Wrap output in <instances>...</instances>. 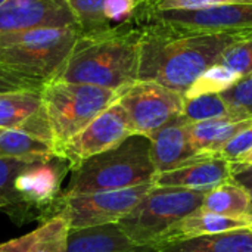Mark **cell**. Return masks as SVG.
<instances>
[{"label": "cell", "mask_w": 252, "mask_h": 252, "mask_svg": "<svg viewBox=\"0 0 252 252\" xmlns=\"http://www.w3.org/2000/svg\"><path fill=\"white\" fill-rule=\"evenodd\" d=\"M242 77L235 71L229 69L221 63L213 65L207 69L188 90L185 97H195L201 94H211V93H223L235 83H238Z\"/></svg>", "instance_id": "25"}, {"label": "cell", "mask_w": 252, "mask_h": 252, "mask_svg": "<svg viewBox=\"0 0 252 252\" xmlns=\"http://www.w3.org/2000/svg\"><path fill=\"white\" fill-rule=\"evenodd\" d=\"M151 0H68L81 32L111 30L136 22L139 10Z\"/></svg>", "instance_id": "14"}, {"label": "cell", "mask_w": 252, "mask_h": 252, "mask_svg": "<svg viewBox=\"0 0 252 252\" xmlns=\"http://www.w3.org/2000/svg\"><path fill=\"white\" fill-rule=\"evenodd\" d=\"M202 210L233 219H248L251 210V196L245 188L227 180L205 193Z\"/></svg>", "instance_id": "23"}, {"label": "cell", "mask_w": 252, "mask_h": 252, "mask_svg": "<svg viewBox=\"0 0 252 252\" xmlns=\"http://www.w3.org/2000/svg\"><path fill=\"white\" fill-rule=\"evenodd\" d=\"M219 63L235 71L241 77L252 74V35L230 44L221 55Z\"/></svg>", "instance_id": "26"}, {"label": "cell", "mask_w": 252, "mask_h": 252, "mask_svg": "<svg viewBox=\"0 0 252 252\" xmlns=\"http://www.w3.org/2000/svg\"><path fill=\"white\" fill-rule=\"evenodd\" d=\"M44 84L0 66V93L19 89H43Z\"/></svg>", "instance_id": "31"}, {"label": "cell", "mask_w": 252, "mask_h": 252, "mask_svg": "<svg viewBox=\"0 0 252 252\" xmlns=\"http://www.w3.org/2000/svg\"><path fill=\"white\" fill-rule=\"evenodd\" d=\"M139 81H154L180 94L213 65L235 41L250 35L188 34L159 24H140Z\"/></svg>", "instance_id": "1"}, {"label": "cell", "mask_w": 252, "mask_h": 252, "mask_svg": "<svg viewBox=\"0 0 252 252\" xmlns=\"http://www.w3.org/2000/svg\"><path fill=\"white\" fill-rule=\"evenodd\" d=\"M149 139L151 157L158 174L217 157L214 154H201L193 148L188 131V123H185L182 117L162 127Z\"/></svg>", "instance_id": "13"}, {"label": "cell", "mask_w": 252, "mask_h": 252, "mask_svg": "<svg viewBox=\"0 0 252 252\" xmlns=\"http://www.w3.org/2000/svg\"><path fill=\"white\" fill-rule=\"evenodd\" d=\"M137 248L118 223L69 229L66 252H133Z\"/></svg>", "instance_id": "16"}, {"label": "cell", "mask_w": 252, "mask_h": 252, "mask_svg": "<svg viewBox=\"0 0 252 252\" xmlns=\"http://www.w3.org/2000/svg\"><path fill=\"white\" fill-rule=\"evenodd\" d=\"M235 183L245 188L251 196V210L248 214V219L252 226V164L245 162H232V179Z\"/></svg>", "instance_id": "32"}, {"label": "cell", "mask_w": 252, "mask_h": 252, "mask_svg": "<svg viewBox=\"0 0 252 252\" xmlns=\"http://www.w3.org/2000/svg\"><path fill=\"white\" fill-rule=\"evenodd\" d=\"M118 102L126 109L133 134L151 137L182 115L185 96L154 81H136Z\"/></svg>", "instance_id": "9"}, {"label": "cell", "mask_w": 252, "mask_h": 252, "mask_svg": "<svg viewBox=\"0 0 252 252\" xmlns=\"http://www.w3.org/2000/svg\"><path fill=\"white\" fill-rule=\"evenodd\" d=\"M63 25H77L68 0H7L0 6V37Z\"/></svg>", "instance_id": "12"}, {"label": "cell", "mask_w": 252, "mask_h": 252, "mask_svg": "<svg viewBox=\"0 0 252 252\" xmlns=\"http://www.w3.org/2000/svg\"><path fill=\"white\" fill-rule=\"evenodd\" d=\"M252 126V118L224 117L210 121L188 124V131L193 148L201 154H214L232 140L242 130Z\"/></svg>", "instance_id": "17"}, {"label": "cell", "mask_w": 252, "mask_h": 252, "mask_svg": "<svg viewBox=\"0 0 252 252\" xmlns=\"http://www.w3.org/2000/svg\"><path fill=\"white\" fill-rule=\"evenodd\" d=\"M0 131H1V130H0Z\"/></svg>", "instance_id": "37"}, {"label": "cell", "mask_w": 252, "mask_h": 252, "mask_svg": "<svg viewBox=\"0 0 252 252\" xmlns=\"http://www.w3.org/2000/svg\"><path fill=\"white\" fill-rule=\"evenodd\" d=\"M69 224L65 217L55 216L38 229L0 245V252H66Z\"/></svg>", "instance_id": "18"}, {"label": "cell", "mask_w": 252, "mask_h": 252, "mask_svg": "<svg viewBox=\"0 0 252 252\" xmlns=\"http://www.w3.org/2000/svg\"><path fill=\"white\" fill-rule=\"evenodd\" d=\"M241 162H245V164H252V151L248 154V155H245L244 157V159L241 161Z\"/></svg>", "instance_id": "34"}, {"label": "cell", "mask_w": 252, "mask_h": 252, "mask_svg": "<svg viewBox=\"0 0 252 252\" xmlns=\"http://www.w3.org/2000/svg\"><path fill=\"white\" fill-rule=\"evenodd\" d=\"M30 162L0 158V210L18 208L19 201L13 189L16 176Z\"/></svg>", "instance_id": "28"}, {"label": "cell", "mask_w": 252, "mask_h": 252, "mask_svg": "<svg viewBox=\"0 0 252 252\" xmlns=\"http://www.w3.org/2000/svg\"><path fill=\"white\" fill-rule=\"evenodd\" d=\"M142 35L137 22L81 32L55 80L123 92L139 81Z\"/></svg>", "instance_id": "2"}, {"label": "cell", "mask_w": 252, "mask_h": 252, "mask_svg": "<svg viewBox=\"0 0 252 252\" xmlns=\"http://www.w3.org/2000/svg\"><path fill=\"white\" fill-rule=\"evenodd\" d=\"M71 165L65 158L52 157L44 161L30 162L19 171L13 189L19 201V210H37L56 216V205L62 195L61 186Z\"/></svg>", "instance_id": "11"}, {"label": "cell", "mask_w": 252, "mask_h": 252, "mask_svg": "<svg viewBox=\"0 0 252 252\" xmlns=\"http://www.w3.org/2000/svg\"><path fill=\"white\" fill-rule=\"evenodd\" d=\"M158 252H252V230L239 229L173 241L157 247Z\"/></svg>", "instance_id": "20"}, {"label": "cell", "mask_w": 252, "mask_h": 252, "mask_svg": "<svg viewBox=\"0 0 252 252\" xmlns=\"http://www.w3.org/2000/svg\"><path fill=\"white\" fill-rule=\"evenodd\" d=\"M137 24H159L188 34L252 35V0L210 6L198 10H145Z\"/></svg>", "instance_id": "7"}, {"label": "cell", "mask_w": 252, "mask_h": 252, "mask_svg": "<svg viewBox=\"0 0 252 252\" xmlns=\"http://www.w3.org/2000/svg\"><path fill=\"white\" fill-rule=\"evenodd\" d=\"M121 92L52 80L43 87V106L58 151L89 126L100 112L118 100Z\"/></svg>", "instance_id": "6"}, {"label": "cell", "mask_w": 252, "mask_h": 252, "mask_svg": "<svg viewBox=\"0 0 252 252\" xmlns=\"http://www.w3.org/2000/svg\"><path fill=\"white\" fill-rule=\"evenodd\" d=\"M247 0H151L142 9L145 10H198L210 6L238 3Z\"/></svg>", "instance_id": "29"}, {"label": "cell", "mask_w": 252, "mask_h": 252, "mask_svg": "<svg viewBox=\"0 0 252 252\" xmlns=\"http://www.w3.org/2000/svg\"><path fill=\"white\" fill-rule=\"evenodd\" d=\"M252 151V126L242 130L232 140H229L220 151L219 157L230 162H241L245 155Z\"/></svg>", "instance_id": "30"}, {"label": "cell", "mask_w": 252, "mask_h": 252, "mask_svg": "<svg viewBox=\"0 0 252 252\" xmlns=\"http://www.w3.org/2000/svg\"><path fill=\"white\" fill-rule=\"evenodd\" d=\"M180 117L185 123L195 124L235 115L232 114V109L220 93H211L195 97H185V105Z\"/></svg>", "instance_id": "24"}, {"label": "cell", "mask_w": 252, "mask_h": 252, "mask_svg": "<svg viewBox=\"0 0 252 252\" xmlns=\"http://www.w3.org/2000/svg\"><path fill=\"white\" fill-rule=\"evenodd\" d=\"M130 136H133V131L127 112L117 100L100 112L77 136L66 142L58 151V157L65 158L72 171L86 159L118 146Z\"/></svg>", "instance_id": "10"}, {"label": "cell", "mask_w": 252, "mask_h": 252, "mask_svg": "<svg viewBox=\"0 0 252 252\" xmlns=\"http://www.w3.org/2000/svg\"><path fill=\"white\" fill-rule=\"evenodd\" d=\"M56 155L53 142L38 137L24 128L0 131V158L24 162L44 161Z\"/></svg>", "instance_id": "21"}, {"label": "cell", "mask_w": 252, "mask_h": 252, "mask_svg": "<svg viewBox=\"0 0 252 252\" xmlns=\"http://www.w3.org/2000/svg\"><path fill=\"white\" fill-rule=\"evenodd\" d=\"M154 183H146L121 190L94 192L83 195H61L56 216L66 219L69 229H84L118 223L149 192Z\"/></svg>", "instance_id": "8"}, {"label": "cell", "mask_w": 252, "mask_h": 252, "mask_svg": "<svg viewBox=\"0 0 252 252\" xmlns=\"http://www.w3.org/2000/svg\"><path fill=\"white\" fill-rule=\"evenodd\" d=\"M232 179V162L217 157L190 164L188 167L159 173L154 185L164 188H185L192 190L210 192Z\"/></svg>", "instance_id": "15"}, {"label": "cell", "mask_w": 252, "mask_h": 252, "mask_svg": "<svg viewBox=\"0 0 252 252\" xmlns=\"http://www.w3.org/2000/svg\"><path fill=\"white\" fill-rule=\"evenodd\" d=\"M6 1H7V0H0V6H1L3 3H6Z\"/></svg>", "instance_id": "35"}, {"label": "cell", "mask_w": 252, "mask_h": 252, "mask_svg": "<svg viewBox=\"0 0 252 252\" xmlns=\"http://www.w3.org/2000/svg\"><path fill=\"white\" fill-rule=\"evenodd\" d=\"M205 193L154 185L118 226L134 245L157 248L179 221L202 207Z\"/></svg>", "instance_id": "5"}, {"label": "cell", "mask_w": 252, "mask_h": 252, "mask_svg": "<svg viewBox=\"0 0 252 252\" xmlns=\"http://www.w3.org/2000/svg\"><path fill=\"white\" fill-rule=\"evenodd\" d=\"M43 108V89L0 93V130L18 128Z\"/></svg>", "instance_id": "22"}, {"label": "cell", "mask_w": 252, "mask_h": 252, "mask_svg": "<svg viewBox=\"0 0 252 252\" xmlns=\"http://www.w3.org/2000/svg\"><path fill=\"white\" fill-rule=\"evenodd\" d=\"M80 34L78 25H63L1 35L0 66L46 84L56 78Z\"/></svg>", "instance_id": "4"}, {"label": "cell", "mask_w": 252, "mask_h": 252, "mask_svg": "<svg viewBox=\"0 0 252 252\" xmlns=\"http://www.w3.org/2000/svg\"><path fill=\"white\" fill-rule=\"evenodd\" d=\"M157 174L151 157V139L133 134L118 146L94 155L74 168L62 195L128 189L154 183Z\"/></svg>", "instance_id": "3"}, {"label": "cell", "mask_w": 252, "mask_h": 252, "mask_svg": "<svg viewBox=\"0 0 252 252\" xmlns=\"http://www.w3.org/2000/svg\"><path fill=\"white\" fill-rule=\"evenodd\" d=\"M250 227H251L250 219L224 217V216H219V214L199 208L193 211L192 214H189L188 217H185L182 221H179L159 245L173 242V241H183L189 238L214 235V233L239 230V229H250Z\"/></svg>", "instance_id": "19"}, {"label": "cell", "mask_w": 252, "mask_h": 252, "mask_svg": "<svg viewBox=\"0 0 252 252\" xmlns=\"http://www.w3.org/2000/svg\"><path fill=\"white\" fill-rule=\"evenodd\" d=\"M220 94L235 117L252 118V74L242 77L238 83Z\"/></svg>", "instance_id": "27"}, {"label": "cell", "mask_w": 252, "mask_h": 252, "mask_svg": "<svg viewBox=\"0 0 252 252\" xmlns=\"http://www.w3.org/2000/svg\"><path fill=\"white\" fill-rule=\"evenodd\" d=\"M250 229H251V230H252V226H251V227H250Z\"/></svg>", "instance_id": "36"}, {"label": "cell", "mask_w": 252, "mask_h": 252, "mask_svg": "<svg viewBox=\"0 0 252 252\" xmlns=\"http://www.w3.org/2000/svg\"><path fill=\"white\" fill-rule=\"evenodd\" d=\"M133 252H158V250L154 247H137Z\"/></svg>", "instance_id": "33"}]
</instances>
